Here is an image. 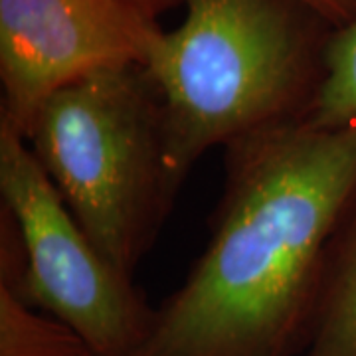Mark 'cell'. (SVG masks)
<instances>
[{
  "mask_svg": "<svg viewBox=\"0 0 356 356\" xmlns=\"http://www.w3.org/2000/svg\"><path fill=\"white\" fill-rule=\"evenodd\" d=\"M159 32L127 0H0V127L24 139L50 95L102 70L145 64Z\"/></svg>",
  "mask_w": 356,
  "mask_h": 356,
  "instance_id": "5",
  "label": "cell"
},
{
  "mask_svg": "<svg viewBox=\"0 0 356 356\" xmlns=\"http://www.w3.org/2000/svg\"><path fill=\"white\" fill-rule=\"evenodd\" d=\"M0 196L20 232L24 267L0 285L58 318L93 356H133L149 337L154 307L102 254L65 206L28 143L0 127Z\"/></svg>",
  "mask_w": 356,
  "mask_h": 356,
  "instance_id": "4",
  "label": "cell"
},
{
  "mask_svg": "<svg viewBox=\"0 0 356 356\" xmlns=\"http://www.w3.org/2000/svg\"><path fill=\"white\" fill-rule=\"evenodd\" d=\"M131 4H135L137 8H140L145 14H149V16H153L156 18L159 14L166 10V8H172V6H177L180 2H184V0H127Z\"/></svg>",
  "mask_w": 356,
  "mask_h": 356,
  "instance_id": "10",
  "label": "cell"
},
{
  "mask_svg": "<svg viewBox=\"0 0 356 356\" xmlns=\"http://www.w3.org/2000/svg\"><path fill=\"white\" fill-rule=\"evenodd\" d=\"M307 121L323 129L356 121V16L332 28L325 51V79Z\"/></svg>",
  "mask_w": 356,
  "mask_h": 356,
  "instance_id": "8",
  "label": "cell"
},
{
  "mask_svg": "<svg viewBox=\"0 0 356 356\" xmlns=\"http://www.w3.org/2000/svg\"><path fill=\"white\" fill-rule=\"evenodd\" d=\"M305 6L325 18L332 28L350 22L356 16V0H301Z\"/></svg>",
  "mask_w": 356,
  "mask_h": 356,
  "instance_id": "9",
  "label": "cell"
},
{
  "mask_svg": "<svg viewBox=\"0 0 356 356\" xmlns=\"http://www.w3.org/2000/svg\"><path fill=\"white\" fill-rule=\"evenodd\" d=\"M301 356H356V191L327 248L317 313Z\"/></svg>",
  "mask_w": 356,
  "mask_h": 356,
  "instance_id": "6",
  "label": "cell"
},
{
  "mask_svg": "<svg viewBox=\"0 0 356 356\" xmlns=\"http://www.w3.org/2000/svg\"><path fill=\"white\" fill-rule=\"evenodd\" d=\"M83 341L58 318L42 313L0 285V356H83Z\"/></svg>",
  "mask_w": 356,
  "mask_h": 356,
  "instance_id": "7",
  "label": "cell"
},
{
  "mask_svg": "<svg viewBox=\"0 0 356 356\" xmlns=\"http://www.w3.org/2000/svg\"><path fill=\"white\" fill-rule=\"evenodd\" d=\"M24 140L91 242L135 277L184 184L168 163L165 102L149 70L109 67L56 91Z\"/></svg>",
  "mask_w": 356,
  "mask_h": 356,
  "instance_id": "3",
  "label": "cell"
},
{
  "mask_svg": "<svg viewBox=\"0 0 356 356\" xmlns=\"http://www.w3.org/2000/svg\"><path fill=\"white\" fill-rule=\"evenodd\" d=\"M356 191V121L224 147L210 240L133 356H301L327 248Z\"/></svg>",
  "mask_w": 356,
  "mask_h": 356,
  "instance_id": "1",
  "label": "cell"
},
{
  "mask_svg": "<svg viewBox=\"0 0 356 356\" xmlns=\"http://www.w3.org/2000/svg\"><path fill=\"white\" fill-rule=\"evenodd\" d=\"M83 356H93V355H91V353H88V355H83Z\"/></svg>",
  "mask_w": 356,
  "mask_h": 356,
  "instance_id": "11",
  "label": "cell"
},
{
  "mask_svg": "<svg viewBox=\"0 0 356 356\" xmlns=\"http://www.w3.org/2000/svg\"><path fill=\"white\" fill-rule=\"evenodd\" d=\"M145 67L165 102L168 163L182 182L214 147L307 121L332 26L301 0H184Z\"/></svg>",
  "mask_w": 356,
  "mask_h": 356,
  "instance_id": "2",
  "label": "cell"
}]
</instances>
